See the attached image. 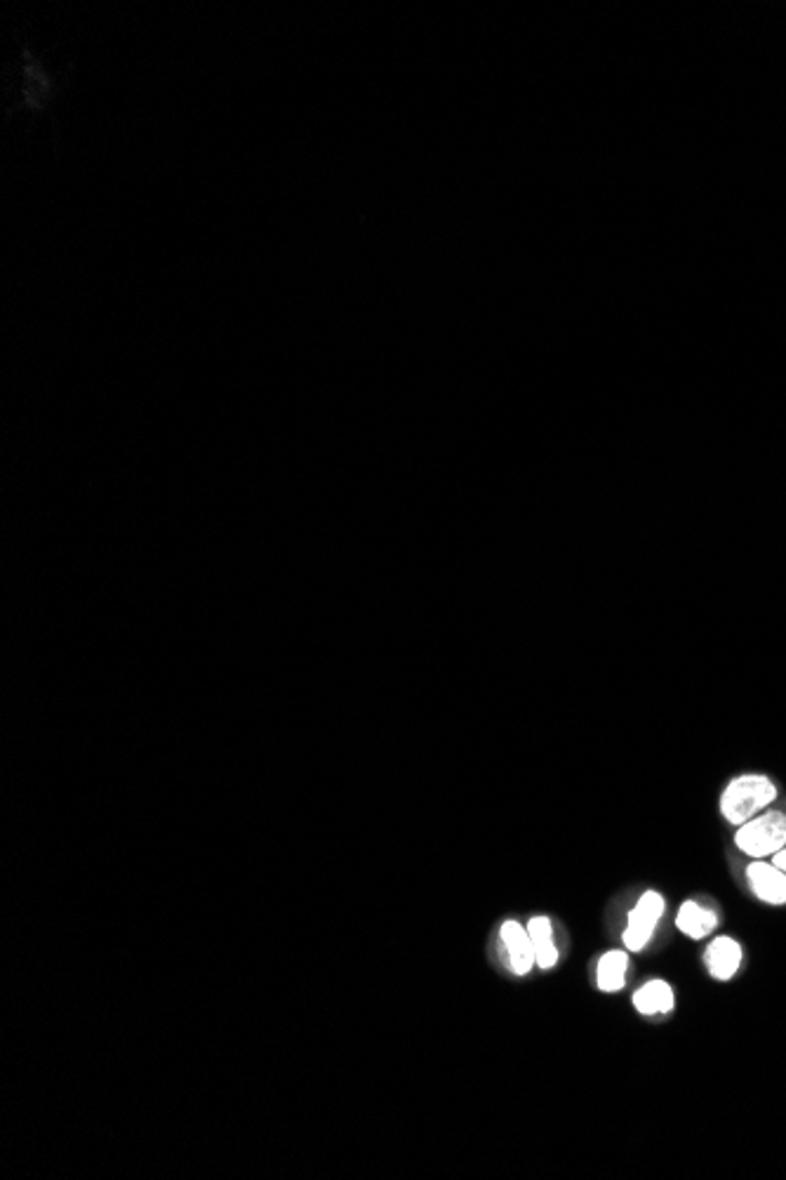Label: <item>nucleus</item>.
I'll return each mask as SVG.
<instances>
[{
    "instance_id": "nucleus-1",
    "label": "nucleus",
    "mask_w": 786,
    "mask_h": 1180,
    "mask_svg": "<svg viewBox=\"0 0 786 1180\" xmlns=\"http://www.w3.org/2000/svg\"><path fill=\"white\" fill-rule=\"evenodd\" d=\"M777 802V785L767 775H740L730 780L721 794V816L726 823L740 827L756 818Z\"/></svg>"
},
{
    "instance_id": "nucleus-2",
    "label": "nucleus",
    "mask_w": 786,
    "mask_h": 1180,
    "mask_svg": "<svg viewBox=\"0 0 786 1180\" xmlns=\"http://www.w3.org/2000/svg\"><path fill=\"white\" fill-rule=\"evenodd\" d=\"M734 846L754 860L773 858L786 846V816L782 810L759 813L756 818L740 825Z\"/></svg>"
},
{
    "instance_id": "nucleus-3",
    "label": "nucleus",
    "mask_w": 786,
    "mask_h": 1180,
    "mask_svg": "<svg viewBox=\"0 0 786 1180\" xmlns=\"http://www.w3.org/2000/svg\"><path fill=\"white\" fill-rule=\"evenodd\" d=\"M664 914V897L657 891H647L635 907L629 912V924L624 930V945L631 952H641L652 938V930L657 928Z\"/></svg>"
},
{
    "instance_id": "nucleus-4",
    "label": "nucleus",
    "mask_w": 786,
    "mask_h": 1180,
    "mask_svg": "<svg viewBox=\"0 0 786 1180\" xmlns=\"http://www.w3.org/2000/svg\"><path fill=\"white\" fill-rule=\"evenodd\" d=\"M746 882L759 901L767 905H786V872L775 862L754 860L746 868Z\"/></svg>"
},
{
    "instance_id": "nucleus-5",
    "label": "nucleus",
    "mask_w": 786,
    "mask_h": 1180,
    "mask_svg": "<svg viewBox=\"0 0 786 1180\" xmlns=\"http://www.w3.org/2000/svg\"><path fill=\"white\" fill-rule=\"evenodd\" d=\"M499 938L507 947L511 971L516 975H525L532 969V963H534V952H532V942H530V936H528V928L523 930L521 924L507 922V924H501V928H499Z\"/></svg>"
},
{
    "instance_id": "nucleus-6",
    "label": "nucleus",
    "mask_w": 786,
    "mask_h": 1180,
    "mask_svg": "<svg viewBox=\"0 0 786 1180\" xmlns=\"http://www.w3.org/2000/svg\"><path fill=\"white\" fill-rule=\"evenodd\" d=\"M705 961H707L709 973L716 980H730L734 973H738L742 963V947L738 940L721 936L709 945Z\"/></svg>"
},
{
    "instance_id": "nucleus-7",
    "label": "nucleus",
    "mask_w": 786,
    "mask_h": 1180,
    "mask_svg": "<svg viewBox=\"0 0 786 1180\" xmlns=\"http://www.w3.org/2000/svg\"><path fill=\"white\" fill-rule=\"evenodd\" d=\"M528 936L532 942L534 963L540 969H554L558 961V950L554 942V930H551L549 917H532L528 924Z\"/></svg>"
},
{
    "instance_id": "nucleus-8",
    "label": "nucleus",
    "mask_w": 786,
    "mask_h": 1180,
    "mask_svg": "<svg viewBox=\"0 0 786 1180\" xmlns=\"http://www.w3.org/2000/svg\"><path fill=\"white\" fill-rule=\"evenodd\" d=\"M674 988L666 980H650L639 992L633 994V1006L643 1016H655V1013H668L674 1011Z\"/></svg>"
},
{
    "instance_id": "nucleus-9",
    "label": "nucleus",
    "mask_w": 786,
    "mask_h": 1180,
    "mask_svg": "<svg viewBox=\"0 0 786 1180\" xmlns=\"http://www.w3.org/2000/svg\"><path fill=\"white\" fill-rule=\"evenodd\" d=\"M716 924H718L716 914L711 909H707V907H701L695 901L683 903L680 909H678V917H676L678 930H683V934L688 938H693V940L707 938L711 930L716 928Z\"/></svg>"
},
{
    "instance_id": "nucleus-10",
    "label": "nucleus",
    "mask_w": 786,
    "mask_h": 1180,
    "mask_svg": "<svg viewBox=\"0 0 786 1180\" xmlns=\"http://www.w3.org/2000/svg\"><path fill=\"white\" fill-rule=\"evenodd\" d=\"M629 969V957L622 950H610L600 957L596 969V985L604 992H620L624 988Z\"/></svg>"
},
{
    "instance_id": "nucleus-11",
    "label": "nucleus",
    "mask_w": 786,
    "mask_h": 1180,
    "mask_svg": "<svg viewBox=\"0 0 786 1180\" xmlns=\"http://www.w3.org/2000/svg\"><path fill=\"white\" fill-rule=\"evenodd\" d=\"M773 862H775V865H777L779 870H784V872H786V846H784V849H782L779 853H775V856H773Z\"/></svg>"
}]
</instances>
